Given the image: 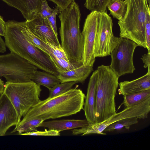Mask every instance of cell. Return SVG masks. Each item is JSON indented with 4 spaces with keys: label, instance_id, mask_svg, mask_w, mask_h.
Returning <instances> with one entry per match:
<instances>
[{
    "label": "cell",
    "instance_id": "obj_1",
    "mask_svg": "<svg viewBox=\"0 0 150 150\" xmlns=\"http://www.w3.org/2000/svg\"><path fill=\"white\" fill-rule=\"evenodd\" d=\"M86 96L76 87L52 98L40 100L32 107L20 121L40 119L44 121L76 114L83 110Z\"/></svg>",
    "mask_w": 150,
    "mask_h": 150
},
{
    "label": "cell",
    "instance_id": "obj_2",
    "mask_svg": "<svg viewBox=\"0 0 150 150\" xmlns=\"http://www.w3.org/2000/svg\"><path fill=\"white\" fill-rule=\"evenodd\" d=\"M6 47L11 52L27 60L38 69L57 76L59 72L49 56L33 46L24 37L20 22H6L4 36Z\"/></svg>",
    "mask_w": 150,
    "mask_h": 150
},
{
    "label": "cell",
    "instance_id": "obj_3",
    "mask_svg": "<svg viewBox=\"0 0 150 150\" xmlns=\"http://www.w3.org/2000/svg\"><path fill=\"white\" fill-rule=\"evenodd\" d=\"M59 12L61 47L69 60L83 62L84 38L80 29L79 6L74 1Z\"/></svg>",
    "mask_w": 150,
    "mask_h": 150
},
{
    "label": "cell",
    "instance_id": "obj_4",
    "mask_svg": "<svg viewBox=\"0 0 150 150\" xmlns=\"http://www.w3.org/2000/svg\"><path fill=\"white\" fill-rule=\"evenodd\" d=\"M97 71L96 123H101L116 113L115 98L119 77L109 66H98Z\"/></svg>",
    "mask_w": 150,
    "mask_h": 150
},
{
    "label": "cell",
    "instance_id": "obj_5",
    "mask_svg": "<svg viewBox=\"0 0 150 150\" xmlns=\"http://www.w3.org/2000/svg\"><path fill=\"white\" fill-rule=\"evenodd\" d=\"M127 12L118 23L120 37L131 40L146 48L145 28L149 6L147 0H127Z\"/></svg>",
    "mask_w": 150,
    "mask_h": 150
},
{
    "label": "cell",
    "instance_id": "obj_6",
    "mask_svg": "<svg viewBox=\"0 0 150 150\" xmlns=\"http://www.w3.org/2000/svg\"><path fill=\"white\" fill-rule=\"evenodd\" d=\"M41 91L40 85L32 81L23 83H6L3 93L17 112L18 117L17 125L22 117L40 100L39 97Z\"/></svg>",
    "mask_w": 150,
    "mask_h": 150
},
{
    "label": "cell",
    "instance_id": "obj_7",
    "mask_svg": "<svg viewBox=\"0 0 150 150\" xmlns=\"http://www.w3.org/2000/svg\"><path fill=\"white\" fill-rule=\"evenodd\" d=\"M38 68L17 54L10 52L0 55V77L7 82L18 83L32 81Z\"/></svg>",
    "mask_w": 150,
    "mask_h": 150
},
{
    "label": "cell",
    "instance_id": "obj_8",
    "mask_svg": "<svg viewBox=\"0 0 150 150\" xmlns=\"http://www.w3.org/2000/svg\"><path fill=\"white\" fill-rule=\"evenodd\" d=\"M112 20L106 11L99 12L97 30L93 47L95 58L110 55L118 44L119 38L114 36Z\"/></svg>",
    "mask_w": 150,
    "mask_h": 150
},
{
    "label": "cell",
    "instance_id": "obj_9",
    "mask_svg": "<svg viewBox=\"0 0 150 150\" xmlns=\"http://www.w3.org/2000/svg\"><path fill=\"white\" fill-rule=\"evenodd\" d=\"M150 111V97L136 105L125 108L113 115L103 122L81 127L79 129V134L82 136L91 134L105 135L104 130L108 126L121 120L132 117L139 119L147 118Z\"/></svg>",
    "mask_w": 150,
    "mask_h": 150
},
{
    "label": "cell",
    "instance_id": "obj_10",
    "mask_svg": "<svg viewBox=\"0 0 150 150\" xmlns=\"http://www.w3.org/2000/svg\"><path fill=\"white\" fill-rule=\"evenodd\" d=\"M138 45L129 39L119 38V42L111 52L110 67L119 77L126 74L133 73L135 68L133 62V56Z\"/></svg>",
    "mask_w": 150,
    "mask_h": 150
},
{
    "label": "cell",
    "instance_id": "obj_11",
    "mask_svg": "<svg viewBox=\"0 0 150 150\" xmlns=\"http://www.w3.org/2000/svg\"><path fill=\"white\" fill-rule=\"evenodd\" d=\"M99 12L91 11L86 18L81 33L84 38L83 64L93 67L95 61L93 47L98 29Z\"/></svg>",
    "mask_w": 150,
    "mask_h": 150
},
{
    "label": "cell",
    "instance_id": "obj_12",
    "mask_svg": "<svg viewBox=\"0 0 150 150\" xmlns=\"http://www.w3.org/2000/svg\"><path fill=\"white\" fill-rule=\"evenodd\" d=\"M26 25L34 35L44 42L59 48L62 47L58 37L54 33L47 18L38 14L33 19L25 21Z\"/></svg>",
    "mask_w": 150,
    "mask_h": 150
},
{
    "label": "cell",
    "instance_id": "obj_13",
    "mask_svg": "<svg viewBox=\"0 0 150 150\" xmlns=\"http://www.w3.org/2000/svg\"><path fill=\"white\" fill-rule=\"evenodd\" d=\"M18 117L14 107L3 93L0 98V136L5 135L11 127L17 125Z\"/></svg>",
    "mask_w": 150,
    "mask_h": 150
},
{
    "label": "cell",
    "instance_id": "obj_14",
    "mask_svg": "<svg viewBox=\"0 0 150 150\" xmlns=\"http://www.w3.org/2000/svg\"><path fill=\"white\" fill-rule=\"evenodd\" d=\"M97 71H94L88 82L83 110L86 119L90 125L96 124V107L97 93Z\"/></svg>",
    "mask_w": 150,
    "mask_h": 150
},
{
    "label": "cell",
    "instance_id": "obj_15",
    "mask_svg": "<svg viewBox=\"0 0 150 150\" xmlns=\"http://www.w3.org/2000/svg\"><path fill=\"white\" fill-rule=\"evenodd\" d=\"M21 13L26 21L35 18L40 11L42 1L45 0H1Z\"/></svg>",
    "mask_w": 150,
    "mask_h": 150
},
{
    "label": "cell",
    "instance_id": "obj_16",
    "mask_svg": "<svg viewBox=\"0 0 150 150\" xmlns=\"http://www.w3.org/2000/svg\"><path fill=\"white\" fill-rule=\"evenodd\" d=\"M119 94H126L150 89V71L144 76L131 81H125L119 83Z\"/></svg>",
    "mask_w": 150,
    "mask_h": 150
},
{
    "label": "cell",
    "instance_id": "obj_17",
    "mask_svg": "<svg viewBox=\"0 0 150 150\" xmlns=\"http://www.w3.org/2000/svg\"><path fill=\"white\" fill-rule=\"evenodd\" d=\"M93 71L92 67L83 64L75 69L59 72L57 76L61 83L71 81L82 83Z\"/></svg>",
    "mask_w": 150,
    "mask_h": 150
},
{
    "label": "cell",
    "instance_id": "obj_18",
    "mask_svg": "<svg viewBox=\"0 0 150 150\" xmlns=\"http://www.w3.org/2000/svg\"><path fill=\"white\" fill-rule=\"evenodd\" d=\"M87 120H64L43 121L39 127H46L49 129H54L59 132L66 130L81 128L89 126Z\"/></svg>",
    "mask_w": 150,
    "mask_h": 150
},
{
    "label": "cell",
    "instance_id": "obj_19",
    "mask_svg": "<svg viewBox=\"0 0 150 150\" xmlns=\"http://www.w3.org/2000/svg\"><path fill=\"white\" fill-rule=\"evenodd\" d=\"M31 80L36 83L44 86L49 89L61 83L57 76L46 71L37 70L32 76Z\"/></svg>",
    "mask_w": 150,
    "mask_h": 150
},
{
    "label": "cell",
    "instance_id": "obj_20",
    "mask_svg": "<svg viewBox=\"0 0 150 150\" xmlns=\"http://www.w3.org/2000/svg\"><path fill=\"white\" fill-rule=\"evenodd\" d=\"M127 7V0H110L107 6L110 14L119 21L124 18Z\"/></svg>",
    "mask_w": 150,
    "mask_h": 150
},
{
    "label": "cell",
    "instance_id": "obj_21",
    "mask_svg": "<svg viewBox=\"0 0 150 150\" xmlns=\"http://www.w3.org/2000/svg\"><path fill=\"white\" fill-rule=\"evenodd\" d=\"M150 97V89L126 94L122 103L125 108L133 106L142 103Z\"/></svg>",
    "mask_w": 150,
    "mask_h": 150
},
{
    "label": "cell",
    "instance_id": "obj_22",
    "mask_svg": "<svg viewBox=\"0 0 150 150\" xmlns=\"http://www.w3.org/2000/svg\"><path fill=\"white\" fill-rule=\"evenodd\" d=\"M49 56L59 73L75 69L83 64L82 62L71 60L68 61L63 58H58L52 54Z\"/></svg>",
    "mask_w": 150,
    "mask_h": 150
},
{
    "label": "cell",
    "instance_id": "obj_23",
    "mask_svg": "<svg viewBox=\"0 0 150 150\" xmlns=\"http://www.w3.org/2000/svg\"><path fill=\"white\" fill-rule=\"evenodd\" d=\"M44 121L42 119H36L24 122L20 121L12 132H17L19 135H21L24 133L36 131L37 128Z\"/></svg>",
    "mask_w": 150,
    "mask_h": 150
},
{
    "label": "cell",
    "instance_id": "obj_24",
    "mask_svg": "<svg viewBox=\"0 0 150 150\" xmlns=\"http://www.w3.org/2000/svg\"><path fill=\"white\" fill-rule=\"evenodd\" d=\"M138 119L137 117H132L121 120L108 126L104 132H112L124 127L129 129L131 126L138 123Z\"/></svg>",
    "mask_w": 150,
    "mask_h": 150
},
{
    "label": "cell",
    "instance_id": "obj_25",
    "mask_svg": "<svg viewBox=\"0 0 150 150\" xmlns=\"http://www.w3.org/2000/svg\"><path fill=\"white\" fill-rule=\"evenodd\" d=\"M110 0H86L84 6L91 11L99 12L106 11L107 6Z\"/></svg>",
    "mask_w": 150,
    "mask_h": 150
},
{
    "label": "cell",
    "instance_id": "obj_26",
    "mask_svg": "<svg viewBox=\"0 0 150 150\" xmlns=\"http://www.w3.org/2000/svg\"><path fill=\"white\" fill-rule=\"evenodd\" d=\"M77 83L76 82L71 81L56 85L49 89V97L52 98L63 94L71 89L73 85Z\"/></svg>",
    "mask_w": 150,
    "mask_h": 150
},
{
    "label": "cell",
    "instance_id": "obj_27",
    "mask_svg": "<svg viewBox=\"0 0 150 150\" xmlns=\"http://www.w3.org/2000/svg\"><path fill=\"white\" fill-rule=\"evenodd\" d=\"M60 132L57 130L49 129H45L44 131H38L37 130L34 132H28L21 134V135L29 136H59Z\"/></svg>",
    "mask_w": 150,
    "mask_h": 150
},
{
    "label": "cell",
    "instance_id": "obj_28",
    "mask_svg": "<svg viewBox=\"0 0 150 150\" xmlns=\"http://www.w3.org/2000/svg\"><path fill=\"white\" fill-rule=\"evenodd\" d=\"M54 9H52L49 6L46 0L42 1L40 11L39 14L44 19L50 16L53 13Z\"/></svg>",
    "mask_w": 150,
    "mask_h": 150
},
{
    "label": "cell",
    "instance_id": "obj_29",
    "mask_svg": "<svg viewBox=\"0 0 150 150\" xmlns=\"http://www.w3.org/2000/svg\"><path fill=\"white\" fill-rule=\"evenodd\" d=\"M150 8L148 10L146 18L145 28V34L146 48L148 52H150Z\"/></svg>",
    "mask_w": 150,
    "mask_h": 150
},
{
    "label": "cell",
    "instance_id": "obj_30",
    "mask_svg": "<svg viewBox=\"0 0 150 150\" xmlns=\"http://www.w3.org/2000/svg\"><path fill=\"white\" fill-rule=\"evenodd\" d=\"M59 12V10L57 7L56 8L54 9V11L52 14L47 18L54 33L57 37H58V33L56 25V17L57 15Z\"/></svg>",
    "mask_w": 150,
    "mask_h": 150
},
{
    "label": "cell",
    "instance_id": "obj_31",
    "mask_svg": "<svg viewBox=\"0 0 150 150\" xmlns=\"http://www.w3.org/2000/svg\"><path fill=\"white\" fill-rule=\"evenodd\" d=\"M55 3L60 11L67 8L74 0H49Z\"/></svg>",
    "mask_w": 150,
    "mask_h": 150
},
{
    "label": "cell",
    "instance_id": "obj_32",
    "mask_svg": "<svg viewBox=\"0 0 150 150\" xmlns=\"http://www.w3.org/2000/svg\"><path fill=\"white\" fill-rule=\"evenodd\" d=\"M142 57L141 59L144 64V68H148V71H150V52H148L146 54H144Z\"/></svg>",
    "mask_w": 150,
    "mask_h": 150
},
{
    "label": "cell",
    "instance_id": "obj_33",
    "mask_svg": "<svg viewBox=\"0 0 150 150\" xmlns=\"http://www.w3.org/2000/svg\"><path fill=\"white\" fill-rule=\"evenodd\" d=\"M6 28V22L0 15V35L4 36Z\"/></svg>",
    "mask_w": 150,
    "mask_h": 150
},
{
    "label": "cell",
    "instance_id": "obj_34",
    "mask_svg": "<svg viewBox=\"0 0 150 150\" xmlns=\"http://www.w3.org/2000/svg\"><path fill=\"white\" fill-rule=\"evenodd\" d=\"M0 35V53H4L6 51V45L5 42Z\"/></svg>",
    "mask_w": 150,
    "mask_h": 150
},
{
    "label": "cell",
    "instance_id": "obj_35",
    "mask_svg": "<svg viewBox=\"0 0 150 150\" xmlns=\"http://www.w3.org/2000/svg\"><path fill=\"white\" fill-rule=\"evenodd\" d=\"M5 87V85L3 81L0 79V93H3Z\"/></svg>",
    "mask_w": 150,
    "mask_h": 150
},
{
    "label": "cell",
    "instance_id": "obj_36",
    "mask_svg": "<svg viewBox=\"0 0 150 150\" xmlns=\"http://www.w3.org/2000/svg\"><path fill=\"white\" fill-rule=\"evenodd\" d=\"M147 1L149 6L150 7V0H147Z\"/></svg>",
    "mask_w": 150,
    "mask_h": 150
},
{
    "label": "cell",
    "instance_id": "obj_37",
    "mask_svg": "<svg viewBox=\"0 0 150 150\" xmlns=\"http://www.w3.org/2000/svg\"><path fill=\"white\" fill-rule=\"evenodd\" d=\"M1 94H2V93H1ZM1 94L0 93V98L1 96Z\"/></svg>",
    "mask_w": 150,
    "mask_h": 150
},
{
    "label": "cell",
    "instance_id": "obj_38",
    "mask_svg": "<svg viewBox=\"0 0 150 150\" xmlns=\"http://www.w3.org/2000/svg\"></svg>",
    "mask_w": 150,
    "mask_h": 150
}]
</instances>
